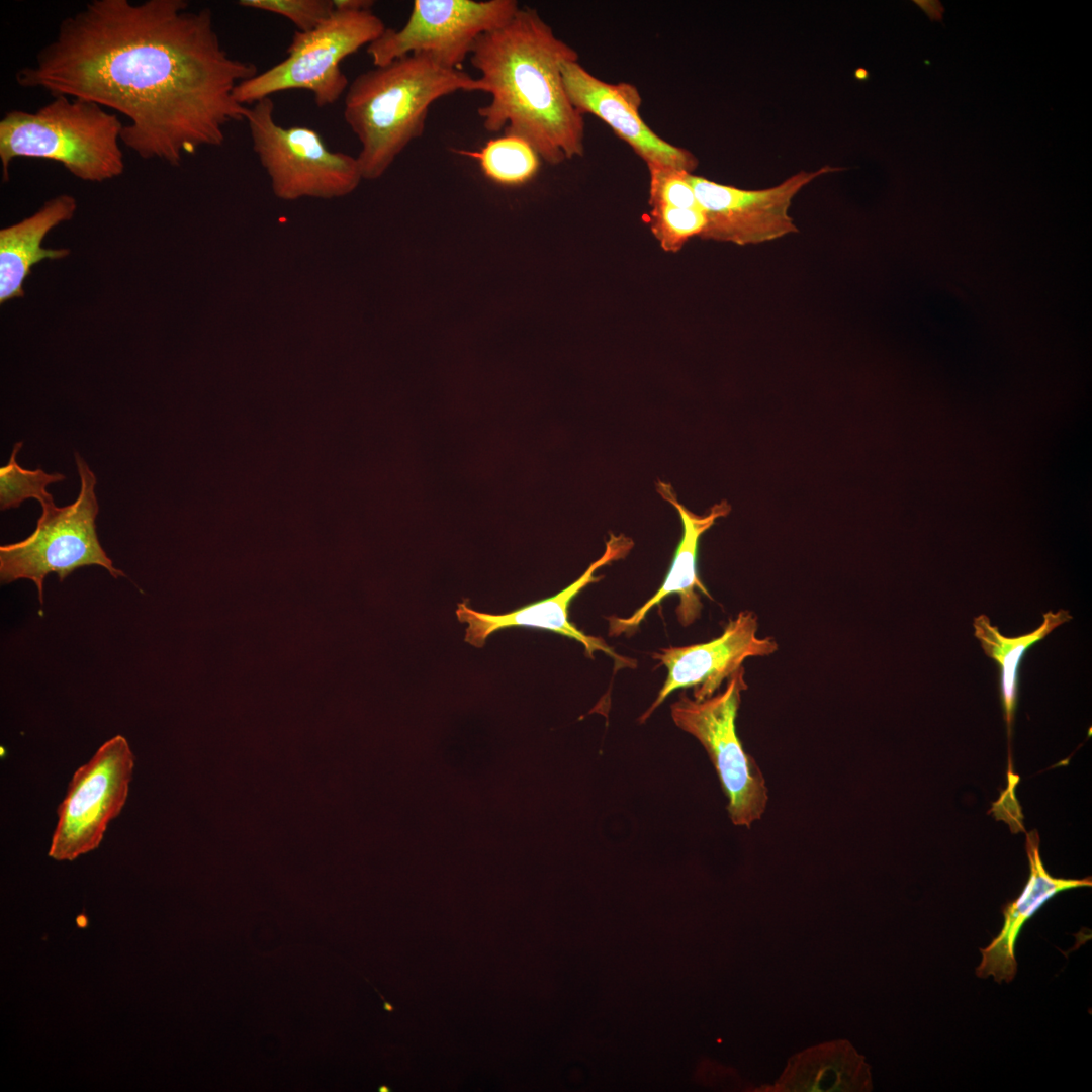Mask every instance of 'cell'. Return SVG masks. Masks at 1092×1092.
<instances>
[{
	"mask_svg": "<svg viewBox=\"0 0 1092 1092\" xmlns=\"http://www.w3.org/2000/svg\"><path fill=\"white\" fill-rule=\"evenodd\" d=\"M562 80L571 104L581 114L589 113L609 125L646 165H660L693 173L697 157L687 149L669 144L642 119V98L630 83H608L582 67L578 60L561 65Z\"/></svg>",
	"mask_w": 1092,
	"mask_h": 1092,
	"instance_id": "obj_13",
	"label": "cell"
},
{
	"mask_svg": "<svg viewBox=\"0 0 1092 1092\" xmlns=\"http://www.w3.org/2000/svg\"><path fill=\"white\" fill-rule=\"evenodd\" d=\"M633 547L631 538L620 534L611 533L606 541L603 555L594 561L578 579L560 590L558 594L523 606L505 614H489L478 612L469 606L467 599L457 604L455 611L459 622L467 624L464 641L480 648L492 633L511 627H533L551 631L573 639L583 645L587 656L593 657L596 651H602L612 657L616 667L633 666L632 660L619 656L602 638L587 635L578 629L569 620V606L571 601L581 589L590 583L598 582L603 576H597L596 572L604 565L623 559Z\"/></svg>",
	"mask_w": 1092,
	"mask_h": 1092,
	"instance_id": "obj_14",
	"label": "cell"
},
{
	"mask_svg": "<svg viewBox=\"0 0 1092 1092\" xmlns=\"http://www.w3.org/2000/svg\"><path fill=\"white\" fill-rule=\"evenodd\" d=\"M35 112L11 110L0 120L3 181L16 158L61 163L72 175L103 182L123 173L119 143L123 124L101 105L65 95L53 96Z\"/></svg>",
	"mask_w": 1092,
	"mask_h": 1092,
	"instance_id": "obj_4",
	"label": "cell"
},
{
	"mask_svg": "<svg viewBox=\"0 0 1092 1092\" xmlns=\"http://www.w3.org/2000/svg\"><path fill=\"white\" fill-rule=\"evenodd\" d=\"M371 10H337L314 29L295 31L287 57L241 82L234 97L242 105L254 104L286 90H307L318 107L338 101L349 83L340 64L360 48L369 46L386 29Z\"/></svg>",
	"mask_w": 1092,
	"mask_h": 1092,
	"instance_id": "obj_5",
	"label": "cell"
},
{
	"mask_svg": "<svg viewBox=\"0 0 1092 1092\" xmlns=\"http://www.w3.org/2000/svg\"><path fill=\"white\" fill-rule=\"evenodd\" d=\"M459 91L479 92L477 78L413 54L359 74L348 86L344 120L357 136L363 179H377L423 134L431 105Z\"/></svg>",
	"mask_w": 1092,
	"mask_h": 1092,
	"instance_id": "obj_3",
	"label": "cell"
},
{
	"mask_svg": "<svg viewBox=\"0 0 1092 1092\" xmlns=\"http://www.w3.org/2000/svg\"><path fill=\"white\" fill-rule=\"evenodd\" d=\"M334 8L337 10H351L362 11L371 10L374 5V1L370 0H333Z\"/></svg>",
	"mask_w": 1092,
	"mask_h": 1092,
	"instance_id": "obj_25",
	"label": "cell"
},
{
	"mask_svg": "<svg viewBox=\"0 0 1092 1092\" xmlns=\"http://www.w3.org/2000/svg\"><path fill=\"white\" fill-rule=\"evenodd\" d=\"M842 170L825 165L814 171H800L776 186L754 190L690 174V183L706 219L700 237L745 246L797 233L789 213L794 197L818 177Z\"/></svg>",
	"mask_w": 1092,
	"mask_h": 1092,
	"instance_id": "obj_11",
	"label": "cell"
},
{
	"mask_svg": "<svg viewBox=\"0 0 1092 1092\" xmlns=\"http://www.w3.org/2000/svg\"><path fill=\"white\" fill-rule=\"evenodd\" d=\"M469 60L479 72V92L490 95L477 109L485 130L524 139L551 165L584 155L583 114L571 104L561 73L578 54L535 9L519 8L480 35Z\"/></svg>",
	"mask_w": 1092,
	"mask_h": 1092,
	"instance_id": "obj_2",
	"label": "cell"
},
{
	"mask_svg": "<svg viewBox=\"0 0 1092 1092\" xmlns=\"http://www.w3.org/2000/svg\"><path fill=\"white\" fill-rule=\"evenodd\" d=\"M1072 619L1068 610L1048 611L1036 629L1024 635L1009 637L1001 634L998 627L991 624L987 615L981 614L974 618V636L986 656L995 660L1000 670V693L1009 737L1017 703L1018 670L1025 651Z\"/></svg>",
	"mask_w": 1092,
	"mask_h": 1092,
	"instance_id": "obj_19",
	"label": "cell"
},
{
	"mask_svg": "<svg viewBox=\"0 0 1092 1092\" xmlns=\"http://www.w3.org/2000/svg\"><path fill=\"white\" fill-rule=\"evenodd\" d=\"M454 152L476 160L488 180L505 187L521 186L531 181L541 162L540 156L527 141L507 133L489 140L477 151Z\"/></svg>",
	"mask_w": 1092,
	"mask_h": 1092,
	"instance_id": "obj_20",
	"label": "cell"
},
{
	"mask_svg": "<svg viewBox=\"0 0 1092 1092\" xmlns=\"http://www.w3.org/2000/svg\"><path fill=\"white\" fill-rule=\"evenodd\" d=\"M75 462L80 477L75 502L65 507H57L54 500L40 504L42 513L34 531L24 540L0 547L1 582L33 581L41 604L44 578L50 573H57L63 581L80 567L98 565L113 577L125 575L113 566L97 536L96 476L77 452Z\"/></svg>",
	"mask_w": 1092,
	"mask_h": 1092,
	"instance_id": "obj_6",
	"label": "cell"
},
{
	"mask_svg": "<svg viewBox=\"0 0 1092 1092\" xmlns=\"http://www.w3.org/2000/svg\"><path fill=\"white\" fill-rule=\"evenodd\" d=\"M519 8L515 0H415L405 24L386 28L367 54L374 66L425 54L462 70L477 38L506 24Z\"/></svg>",
	"mask_w": 1092,
	"mask_h": 1092,
	"instance_id": "obj_9",
	"label": "cell"
},
{
	"mask_svg": "<svg viewBox=\"0 0 1092 1092\" xmlns=\"http://www.w3.org/2000/svg\"><path fill=\"white\" fill-rule=\"evenodd\" d=\"M378 1091H379V1092H389V1091H390V1089H389V1087H387V1086H385V1085H382V1086H380V1087L378 1088Z\"/></svg>",
	"mask_w": 1092,
	"mask_h": 1092,
	"instance_id": "obj_27",
	"label": "cell"
},
{
	"mask_svg": "<svg viewBox=\"0 0 1092 1092\" xmlns=\"http://www.w3.org/2000/svg\"><path fill=\"white\" fill-rule=\"evenodd\" d=\"M647 168L650 178L649 205L701 207L689 179L693 173L660 165H647Z\"/></svg>",
	"mask_w": 1092,
	"mask_h": 1092,
	"instance_id": "obj_24",
	"label": "cell"
},
{
	"mask_svg": "<svg viewBox=\"0 0 1092 1092\" xmlns=\"http://www.w3.org/2000/svg\"><path fill=\"white\" fill-rule=\"evenodd\" d=\"M650 226L663 250L677 252L685 243L702 234L706 219L701 207L666 204L650 205Z\"/></svg>",
	"mask_w": 1092,
	"mask_h": 1092,
	"instance_id": "obj_22",
	"label": "cell"
},
{
	"mask_svg": "<svg viewBox=\"0 0 1092 1092\" xmlns=\"http://www.w3.org/2000/svg\"><path fill=\"white\" fill-rule=\"evenodd\" d=\"M744 675L742 666L727 679L722 692L704 700L682 694L670 710L674 724L707 751L728 799L732 823L750 827L763 815L768 796L761 770L736 732L741 694L747 689Z\"/></svg>",
	"mask_w": 1092,
	"mask_h": 1092,
	"instance_id": "obj_8",
	"label": "cell"
},
{
	"mask_svg": "<svg viewBox=\"0 0 1092 1092\" xmlns=\"http://www.w3.org/2000/svg\"><path fill=\"white\" fill-rule=\"evenodd\" d=\"M133 767L127 740L116 735L75 771L57 810L50 857L73 860L98 847L126 802Z\"/></svg>",
	"mask_w": 1092,
	"mask_h": 1092,
	"instance_id": "obj_10",
	"label": "cell"
},
{
	"mask_svg": "<svg viewBox=\"0 0 1092 1092\" xmlns=\"http://www.w3.org/2000/svg\"><path fill=\"white\" fill-rule=\"evenodd\" d=\"M257 66L222 48L209 8L185 0H92L64 18L20 87L81 98L128 118L121 142L142 159L172 166L245 120L235 88Z\"/></svg>",
	"mask_w": 1092,
	"mask_h": 1092,
	"instance_id": "obj_1",
	"label": "cell"
},
{
	"mask_svg": "<svg viewBox=\"0 0 1092 1092\" xmlns=\"http://www.w3.org/2000/svg\"><path fill=\"white\" fill-rule=\"evenodd\" d=\"M374 989H375V991H376V992H377V993L379 994V996L381 997V999H382V1001H383V1003H384V1009H385V1010H386L387 1012H392V1011L394 1010V1007H393L392 1005H390V1004H389V1003H388V1002H387V1001H386V1000H385V999H384V998H383V997L381 996V994L379 993V991H378V990H377L376 988H374Z\"/></svg>",
	"mask_w": 1092,
	"mask_h": 1092,
	"instance_id": "obj_26",
	"label": "cell"
},
{
	"mask_svg": "<svg viewBox=\"0 0 1092 1092\" xmlns=\"http://www.w3.org/2000/svg\"><path fill=\"white\" fill-rule=\"evenodd\" d=\"M1026 849L1030 864L1028 881L1019 897L1003 907V927L988 946L980 949L982 959L976 969L979 978L992 976L999 984L1010 983L1017 973L1015 945L1025 922L1058 893L1091 886L1090 877L1079 880L1051 876L1040 859L1035 831L1027 835Z\"/></svg>",
	"mask_w": 1092,
	"mask_h": 1092,
	"instance_id": "obj_16",
	"label": "cell"
},
{
	"mask_svg": "<svg viewBox=\"0 0 1092 1092\" xmlns=\"http://www.w3.org/2000/svg\"><path fill=\"white\" fill-rule=\"evenodd\" d=\"M238 5L281 15L301 32L314 29L335 10L333 0H241Z\"/></svg>",
	"mask_w": 1092,
	"mask_h": 1092,
	"instance_id": "obj_23",
	"label": "cell"
},
{
	"mask_svg": "<svg viewBox=\"0 0 1092 1092\" xmlns=\"http://www.w3.org/2000/svg\"><path fill=\"white\" fill-rule=\"evenodd\" d=\"M658 493L677 511L682 523L681 539L675 549L672 562L662 585L657 593L631 616L622 618L608 617L609 635L619 636L635 632L648 612L659 605L671 594L679 597L676 608L678 622L682 626L694 623L701 615L703 604L700 593L712 600L708 589L698 575V550L701 536L721 517H726L731 507L726 500L715 504L707 514L697 515L681 505L667 483L658 481Z\"/></svg>",
	"mask_w": 1092,
	"mask_h": 1092,
	"instance_id": "obj_15",
	"label": "cell"
},
{
	"mask_svg": "<svg viewBox=\"0 0 1092 1092\" xmlns=\"http://www.w3.org/2000/svg\"><path fill=\"white\" fill-rule=\"evenodd\" d=\"M270 97L247 108L252 147L283 199L332 198L352 192L363 179L357 157L330 150L320 133L306 126L283 127L274 117Z\"/></svg>",
	"mask_w": 1092,
	"mask_h": 1092,
	"instance_id": "obj_7",
	"label": "cell"
},
{
	"mask_svg": "<svg viewBox=\"0 0 1092 1092\" xmlns=\"http://www.w3.org/2000/svg\"><path fill=\"white\" fill-rule=\"evenodd\" d=\"M757 629V616L745 610L729 620L720 636L708 642L661 648L653 658L667 668V677L640 722L672 692L693 688L694 699L704 700L713 696L747 658L775 653L779 648L777 641L772 637H759Z\"/></svg>",
	"mask_w": 1092,
	"mask_h": 1092,
	"instance_id": "obj_12",
	"label": "cell"
},
{
	"mask_svg": "<svg viewBox=\"0 0 1092 1092\" xmlns=\"http://www.w3.org/2000/svg\"><path fill=\"white\" fill-rule=\"evenodd\" d=\"M768 1092H867L871 1067L846 1039H833L793 1055Z\"/></svg>",
	"mask_w": 1092,
	"mask_h": 1092,
	"instance_id": "obj_17",
	"label": "cell"
},
{
	"mask_svg": "<svg viewBox=\"0 0 1092 1092\" xmlns=\"http://www.w3.org/2000/svg\"><path fill=\"white\" fill-rule=\"evenodd\" d=\"M22 442L15 443L9 461L0 467V508L2 511L18 508L26 498L39 504L54 500L47 491L48 485L65 479L61 473H47L42 469H24L16 461Z\"/></svg>",
	"mask_w": 1092,
	"mask_h": 1092,
	"instance_id": "obj_21",
	"label": "cell"
},
{
	"mask_svg": "<svg viewBox=\"0 0 1092 1092\" xmlns=\"http://www.w3.org/2000/svg\"><path fill=\"white\" fill-rule=\"evenodd\" d=\"M76 208V199L62 194L47 201L31 216L0 231L1 303L24 295L23 282L36 263L68 256V249H43L41 242L52 229L70 220Z\"/></svg>",
	"mask_w": 1092,
	"mask_h": 1092,
	"instance_id": "obj_18",
	"label": "cell"
}]
</instances>
